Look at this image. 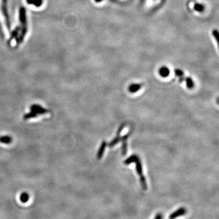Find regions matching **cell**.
Here are the masks:
<instances>
[{"instance_id": "6da1fadb", "label": "cell", "mask_w": 219, "mask_h": 219, "mask_svg": "<svg viewBox=\"0 0 219 219\" xmlns=\"http://www.w3.org/2000/svg\"><path fill=\"white\" fill-rule=\"evenodd\" d=\"M132 162H134L136 164V172L140 177V183H141V187L144 190L146 191L147 189V182H146V180L143 175L142 164L140 161V159L139 158V157L137 155H134L124 161V164H130V163H132Z\"/></svg>"}, {"instance_id": "7a4b0ae2", "label": "cell", "mask_w": 219, "mask_h": 219, "mask_svg": "<svg viewBox=\"0 0 219 219\" xmlns=\"http://www.w3.org/2000/svg\"><path fill=\"white\" fill-rule=\"evenodd\" d=\"M19 21L21 23L20 34H19V36L17 39V45H19L23 41L28 31L26 9L24 8H21L19 9Z\"/></svg>"}, {"instance_id": "3957f363", "label": "cell", "mask_w": 219, "mask_h": 219, "mask_svg": "<svg viewBox=\"0 0 219 219\" xmlns=\"http://www.w3.org/2000/svg\"><path fill=\"white\" fill-rule=\"evenodd\" d=\"M1 11L3 14V16L4 17V19L6 21V26L10 30V22L8 12L7 8V0H2L1 3Z\"/></svg>"}, {"instance_id": "277c9868", "label": "cell", "mask_w": 219, "mask_h": 219, "mask_svg": "<svg viewBox=\"0 0 219 219\" xmlns=\"http://www.w3.org/2000/svg\"><path fill=\"white\" fill-rule=\"evenodd\" d=\"M187 213V209L184 207L179 208L177 210L172 212L169 216V219H175L183 216Z\"/></svg>"}, {"instance_id": "5b68a950", "label": "cell", "mask_w": 219, "mask_h": 219, "mask_svg": "<svg viewBox=\"0 0 219 219\" xmlns=\"http://www.w3.org/2000/svg\"><path fill=\"white\" fill-rule=\"evenodd\" d=\"M124 127V124H123L119 128L118 132H117V134H116V137L114 138V139L109 144V147H113L114 145L116 144H117L119 142L120 140H121V138H120V134H121V132H122V130H123Z\"/></svg>"}, {"instance_id": "8992f818", "label": "cell", "mask_w": 219, "mask_h": 219, "mask_svg": "<svg viewBox=\"0 0 219 219\" xmlns=\"http://www.w3.org/2000/svg\"><path fill=\"white\" fill-rule=\"evenodd\" d=\"M30 111L35 112L36 114H43L48 113V110L43 108L41 106L39 105H32L30 107Z\"/></svg>"}, {"instance_id": "52a82bcc", "label": "cell", "mask_w": 219, "mask_h": 219, "mask_svg": "<svg viewBox=\"0 0 219 219\" xmlns=\"http://www.w3.org/2000/svg\"><path fill=\"white\" fill-rule=\"evenodd\" d=\"M129 137V134H125L121 138L122 141V154L123 156H125L127 153V140Z\"/></svg>"}, {"instance_id": "ba28073f", "label": "cell", "mask_w": 219, "mask_h": 219, "mask_svg": "<svg viewBox=\"0 0 219 219\" xmlns=\"http://www.w3.org/2000/svg\"><path fill=\"white\" fill-rule=\"evenodd\" d=\"M107 145V144L105 141H103L102 143H101L100 148L99 149V151L97 153V159L100 160L102 158V157L103 156V155L104 153V151H105V148H106Z\"/></svg>"}, {"instance_id": "9c48e42d", "label": "cell", "mask_w": 219, "mask_h": 219, "mask_svg": "<svg viewBox=\"0 0 219 219\" xmlns=\"http://www.w3.org/2000/svg\"><path fill=\"white\" fill-rule=\"evenodd\" d=\"M19 32H20V26H18V27H17L16 28L14 29V30L12 32L11 36H10V37L9 40V41H8V43H9V44L12 41V40L13 39L16 38V37L19 36Z\"/></svg>"}, {"instance_id": "30bf717a", "label": "cell", "mask_w": 219, "mask_h": 219, "mask_svg": "<svg viewBox=\"0 0 219 219\" xmlns=\"http://www.w3.org/2000/svg\"><path fill=\"white\" fill-rule=\"evenodd\" d=\"M29 4H32L36 7H40L43 4V0H26Z\"/></svg>"}, {"instance_id": "8fae6325", "label": "cell", "mask_w": 219, "mask_h": 219, "mask_svg": "<svg viewBox=\"0 0 219 219\" xmlns=\"http://www.w3.org/2000/svg\"><path fill=\"white\" fill-rule=\"evenodd\" d=\"M12 139L9 136H3L0 137V143L9 144L10 143H12Z\"/></svg>"}, {"instance_id": "7c38bea8", "label": "cell", "mask_w": 219, "mask_h": 219, "mask_svg": "<svg viewBox=\"0 0 219 219\" xmlns=\"http://www.w3.org/2000/svg\"><path fill=\"white\" fill-rule=\"evenodd\" d=\"M159 73L162 76L166 77L169 75L170 72H169V69L167 67H162V68H160Z\"/></svg>"}, {"instance_id": "4fadbf2b", "label": "cell", "mask_w": 219, "mask_h": 219, "mask_svg": "<svg viewBox=\"0 0 219 219\" xmlns=\"http://www.w3.org/2000/svg\"><path fill=\"white\" fill-rule=\"evenodd\" d=\"M19 200L22 203H27L29 200V195L27 192H23L20 195Z\"/></svg>"}, {"instance_id": "5bb4252c", "label": "cell", "mask_w": 219, "mask_h": 219, "mask_svg": "<svg viewBox=\"0 0 219 219\" xmlns=\"http://www.w3.org/2000/svg\"><path fill=\"white\" fill-rule=\"evenodd\" d=\"M141 87V85L140 84H133L129 86V91L131 93H134L138 91Z\"/></svg>"}, {"instance_id": "9a60e30c", "label": "cell", "mask_w": 219, "mask_h": 219, "mask_svg": "<svg viewBox=\"0 0 219 219\" xmlns=\"http://www.w3.org/2000/svg\"><path fill=\"white\" fill-rule=\"evenodd\" d=\"M37 116V114H36L35 112H30V113H27V114H25L23 116V119L24 120H28V119H31V118H36Z\"/></svg>"}, {"instance_id": "2e32d148", "label": "cell", "mask_w": 219, "mask_h": 219, "mask_svg": "<svg viewBox=\"0 0 219 219\" xmlns=\"http://www.w3.org/2000/svg\"><path fill=\"white\" fill-rule=\"evenodd\" d=\"M186 85H187V86L188 87V88L192 89L194 87V82H193L191 77L186 78Z\"/></svg>"}, {"instance_id": "e0dca14e", "label": "cell", "mask_w": 219, "mask_h": 219, "mask_svg": "<svg viewBox=\"0 0 219 219\" xmlns=\"http://www.w3.org/2000/svg\"><path fill=\"white\" fill-rule=\"evenodd\" d=\"M203 8H204V7L201 4H196L194 6L195 9L197 11H200V12L202 11L203 10Z\"/></svg>"}, {"instance_id": "ac0fdd59", "label": "cell", "mask_w": 219, "mask_h": 219, "mask_svg": "<svg viewBox=\"0 0 219 219\" xmlns=\"http://www.w3.org/2000/svg\"><path fill=\"white\" fill-rule=\"evenodd\" d=\"M175 74H176L177 76L180 77L183 76V71H181V70H180V69H175Z\"/></svg>"}, {"instance_id": "d6986e66", "label": "cell", "mask_w": 219, "mask_h": 219, "mask_svg": "<svg viewBox=\"0 0 219 219\" xmlns=\"http://www.w3.org/2000/svg\"><path fill=\"white\" fill-rule=\"evenodd\" d=\"M154 219H162V215L161 213H158L156 214V216L155 217Z\"/></svg>"}, {"instance_id": "ffe728a7", "label": "cell", "mask_w": 219, "mask_h": 219, "mask_svg": "<svg viewBox=\"0 0 219 219\" xmlns=\"http://www.w3.org/2000/svg\"><path fill=\"white\" fill-rule=\"evenodd\" d=\"M95 1L96 2H99V1H102V0H95Z\"/></svg>"}]
</instances>
